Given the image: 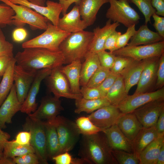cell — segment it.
Listing matches in <instances>:
<instances>
[{
	"label": "cell",
	"instance_id": "1",
	"mask_svg": "<svg viewBox=\"0 0 164 164\" xmlns=\"http://www.w3.org/2000/svg\"><path fill=\"white\" fill-rule=\"evenodd\" d=\"M16 64L27 71L50 69L52 70L64 64L60 51H54L39 47L24 48L14 57Z\"/></svg>",
	"mask_w": 164,
	"mask_h": 164
},
{
	"label": "cell",
	"instance_id": "2",
	"mask_svg": "<svg viewBox=\"0 0 164 164\" xmlns=\"http://www.w3.org/2000/svg\"><path fill=\"white\" fill-rule=\"evenodd\" d=\"M78 155L88 164H118L102 131L91 135H82Z\"/></svg>",
	"mask_w": 164,
	"mask_h": 164
},
{
	"label": "cell",
	"instance_id": "3",
	"mask_svg": "<svg viewBox=\"0 0 164 164\" xmlns=\"http://www.w3.org/2000/svg\"><path fill=\"white\" fill-rule=\"evenodd\" d=\"M94 36L93 32L84 30L70 33L59 46L63 56L64 64L76 60H84Z\"/></svg>",
	"mask_w": 164,
	"mask_h": 164
},
{
	"label": "cell",
	"instance_id": "4",
	"mask_svg": "<svg viewBox=\"0 0 164 164\" xmlns=\"http://www.w3.org/2000/svg\"><path fill=\"white\" fill-rule=\"evenodd\" d=\"M9 6L15 14L12 17V24L17 27H23L28 24L33 30H45L49 20L46 17L26 6L13 3L9 0H0Z\"/></svg>",
	"mask_w": 164,
	"mask_h": 164
},
{
	"label": "cell",
	"instance_id": "5",
	"mask_svg": "<svg viewBox=\"0 0 164 164\" xmlns=\"http://www.w3.org/2000/svg\"><path fill=\"white\" fill-rule=\"evenodd\" d=\"M70 33L61 30L49 21L47 28L43 33L24 42L22 46L23 49L39 47L53 51H59L60 44Z\"/></svg>",
	"mask_w": 164,
	"mask_h": 164
},
{
	"label": "cell",
	"instance_id": "6",
	"mask_svg": "<svg viewBox=\"0 0 164 164\" xmlns=\"http://www.w3.org/2000/svg\"><path fill=\"white\" fill-rule=\"evenodd\" d=\"M48 122L53 124L56 127L60 145V154L71 151L81 134L75 122L59 115Z\"/></svg>",
	"mask_w": 164,
	"mask_h": 164
},
{
	"label": "cell",
	"instance_id": "7",
	"mask_svg": "<svg viewBox=\"0 0 164 164\" xmlns=\"http://www.w3.org/2000/svg\"><path fill=\"white\" fill-rule=\"evenodd\" d=\"M110 6L106 17L113 22H118L128 28L139 22L140 17L130 5L128 0H109Z\"/></svg>",
	"mask_w": 164,
	"mask_h": 164
},
{
	"label": "cell",
	"instance_id": "8",
	"mask_svg": "<svg viewBox=\"0 0 164 164\" xmlns=\"http://www.w3.org/2000/svg\"><path fill=\"white\" fill-rule=\"evenodd\" d=\"M24 130L29 131L31 134L30 144L35 150L40 163L48 164L46 151V135L44 123L31 119L28 116L22 125Z\"/></svg>",
	"mask_w": 164,
	"mask_h": 164
},
{
	"label": "cell",
	"instance_id": "9",
	"mask_svg": "<svg viewBox=\"0 0 164 164\" xmlns=\"http://www.w3.org/2000/svg\"><path fill=\"white\" fill-rule=\"evenodd\" d=\"M112 53L116 56L129 57L137 61L160 56L164 53V40L142 46H126Z\"/></svg>",
	"mask_w": 164,
	"mask_h": 164
},
{
	"label": "cell",
	"instance_id": "10",
	"mask_svg": "<svg viewBox=\"0 0 164 164\" xmlns=\"http://www.w3.org/2000/svg\"><path fill=\"white\" fill-rule=\"evenodd\" d=\"M59 67L53 69L45 79L49 91L59 98L64 97L76 100L82 97L81 94H75L72 92L68 81Z\"/></svg>",
	"mask_w": 164,
	"mask_h": 164
},
{
	"label": "cell",
	"instance_id": "11",
	"mask_svg": "<svg viewBox=\"0 0 164 164\" xmlns=\"http://www.w3.org/2000/svg\"><path fill=\"white\" fill-rule=\"evenodd\" d=\"M63 110L60 98L54 96H47L43 98L36 110L28 116L36 121L48 122L55 119Z\"/></svg>",
	"mask_w": 164,
	"mask_h": 164
},
{
	"label": "cell",
	"instance_id": "12",
	"mask_svg": "<svg viewBox=\"0 0 164 164\" xmlns=\"http://www.w3.org/2000/svg\"><path fill=\"white\" fill-rule=\"evenodd\" d=\"M160 99H164V87L151 92L128 95L117 107L122 113L126 114L149 102Z\"/></svg>",
	"mask_w": 164,
	"mask_h": 164
},
{
	"label": "cell",
	"instance_id": "13",
	"mask_svg": "<svg viewBox=\"0 0 164 164\" xmlns=\"http://www.w3.org/2000/svg\"><path fill=\"white\" fill-rule=\"evenodd\" d=\"M164 110V99H160L147 103L132 112L143 127L147 128L156 125L160 114Z\"/></svg>",
	"mask_w": 164,
	"mask_h": 164
},
{
	"label": "cell",
	"instance_id": "14",
	"mask_svg": "<svg viewBox=\"0 0 164 164\" xmlns=\"http://www.w3.org/2000/svg\"><path fill=\"white\" fill-rule=\"evenodd\" d=\"M123 114L116 106L110 104L96 110L88 116L102 131L116 124Z\"/></svg>",
	"mask_w": 164,
	"mask_h": 164
},
{
	"label": "cell",
	"instance_id": "15",
	"mask_svg": "<svg viewBox=\"0 0 164 164\" xmlns=\"http://www.w3.org/2000/svg\"><path fill=\"white\" fill-rule=\"evenodd\" d=\"M38 71H27L16 64L14 66L13 77L17 95L19 101H25Z\"/></svg>",
	"mask_w": 164,
	"mask_h": 164
},
{
	"label": "cell",
	"instance_id": "16",
	"mask_svg": "<svg viewBox=\"0 0 164 164\" xmlns=\"http://www.w3.org/2000/svg\"><path fill=\"white\" fill-rule=\"evenodd\" d=\"M160 56L149 59L142 71L134 94L151 92V90L153 87L154 86L155 87Z\"/></svg>",
	"mask_w": 164,
	"mask_h": 164
},
{
	"label": "cell",
	"instance_id": "17",
	"mask_svg": "<svg viewBox=\"0 0 164 164\" xmlns=\"http://www.w3.org/2000/svg\"><path fill=\"white\" fill-rule=\"evenodd\" d=\"M52 70L44 69L39 70L30 87L27 96L22 104L20 111L28 115L34 112L37 108L36 97L42 81L50 73Z\"/></svg>",
	"mask_w": 164,
	"mask_h": 164
},
{
	"label": "cell",
	"instance_id": "18",
	"mask_svg": "<svg viewBox=\"0 0 164 164\" xmlns=\"http://www.w3.org/2000/svg\"><path fill=\"white\" fill-rule=\"evenodd\" d=\"M22 104L18 98L14 83L9 94L0 107V126L2 129L6 128V124L12 123V117L20 111Z\"/></svg>",
	"mask_w": 164,
	"mask_h": 164
},
{
	"label": "cell",
	"instance_id": "19",
	"mask_svg": "<svg viewBox=\"0 0 164 164\" xmlns=\"http://www.w3.org/2000/svg\"><path fill=\"white\" fill-rule=\"evenodd\" d=\"M12 3L23 5L33 9L36 12L46 18L54 25L57 26L62 8L59 3L48 0L46 6L33 4L27 0H9Z\"/></svg>",
	"mask_w": 164,
	"mask_h": 164
},
{
	"label": "cell",
	"instance_id": "20",
	"mask_svg": "<svg viewBox=\"0 0 164 164\" xmlns=\"http://www.w3.org/2000/svg\"><path fill=\"white\" fill-rule=\"evenodd\" d=\"M60 18L57 26L61 30L69 33L84 30L87 27L86 22L81 19L78 5H76L68 13Z\"/></svg>",
	"mask_w": 164,
	"mask_h": 164
},
{
	"label": "cell",
	"instance_id": "21",
	"mask_svg": "<svg viewBox=\"0 0 164 164\" xmlns=\"http://www.w3.org/2000/svg\"><path fill=\"white\" fill-rule=\"evenodd\" d=\"M120 25L118 22L111 23L108 19L103 27H98L93 30L94 36L87 53L97 54L104 50L105 42L109 36Z\"/></svg>",
	"mask_w": 164,
	"mask_h": 164
},
{
	"label": "cell",
	"instance_id": "22",
	"mask_svg": "<svg viewBox=\"0 0 164 164\" xmlns=\"http://www.w3.org/2000/svg\"><path fill=\"white\" fill-rule=\"evenodd\" d=\"M102 131L105 134L112 150H121L133 153L132 142L125 137L116 124Z\"/></svg>",
	"mask_w": 164,
	"mask_h": 164
},
{
	"label": "cell",
	"instance_id": "23",
	"mask_svg": "<svg viewBox=\"0 0 164 164\" xmlns=\"http://www.w3.org/2000/svg\"><path fill=\"white\" fill-rule=\"evenodd\" d=\"M116 124L124 135L131 142L143 127L132 112L123 114Z\"/></svg>",
	"mask_w": 164,
	"mask_h": 164
},
{
	"label": "cell",
	"instance_id": "24",
	"mask_svg": "<svg viewBox=\"0 0 164 164\" xmlns=\"http://www.w3.org/2000/svg\"><path fill=\"white\" fill-rule=\"evenodd\" d=\"M149 58L140 61L134 60L119 74L124 78L126 91L128 94L130 89L137 84Z\"/></svg>",
	"mask_w": 164,
	"mask_h": 164
},
{
	"label": "cell",
	"instance_id": "25",
	"mask_svg": "<svg viewBox=\"0 0 164 164\" xmlns=\"http://www.w3.org/2000/svg\"><path fill=\"white\" fill-rule=\"evenodd\" d=\"M108 2L109 0H80L77 5L78 6L81 17L89 26L94 23L101 7Z\"/></svg>",
	"mask_w": 164,
	"mask_h": 164
},
{
	"label": "cell",
	"instance_id": "26",
	"mask_svg": "<svg viewBox=\"0 0 164 164\" xmlns=\"http://www.w3.org/2000/svg\"><path fill=\"white\" fill-rule=\"evenodd\" d=\"M82 63L76 60L65 66L59 67L60 71L66 77L72 92L74 94L80 93V78Z\"/></svg>",
	"mask_w": 164,
	"mask_h": 164
},
{
	"label": "cell",
	"instance_id": "27",
	"mask_svg": "<svg viewBox=\"0 0 164 164\" xmlns=\"http://www.w3.org/2000/svg\"><path fill=\"white\" fill-rule=\"evenodd\" d=\"M164 38L157 32L150 30L147 25L141 26L130 39L127 46H129L147 45L164 40Z\"/></svg>",
	"mask_w": 164,
	"mask_h": 164
},
{
	"label": "cell",
	"instance_id": "28",
	"mask_svg": "<svg viewBox=\"0 0 164 164\" xmlns=\"http://www.w3.org/2000/svg\"><path fill=\"white\" fill-rule=\"evenodd\" d=\"M164 144V134L159 135L140 154L139 164H156L161 147Z\"/></svg>",
	"mask_w": 164,
	"mask_h": 164
},
{
	"label": "cell",
	"instance_id": "29",
	"mask_svg": "<svg viewBox=\"0 0 164 164\" xmlns=\"http://www.w3.org/2000/svg\"><path fill=\"white\" fill-rule=\"evenodd\" d=\"M159 135L155 125L149 128L143 127L132 142L133 152L138 157L144 148Z\"/></svg>",
	"mask_w": 164,
	"mask_h": 164
},
{
	"label": "cell",
	"instance_id": "30",
	"mask_svg": "<svg viewBox=\"0 0 164 164\" xmlns=\"http://www.w3.org/2000/svg\"><path fill=\"white\" fill-rule=\"evenodd\" d=\"M100 66L97 54L87 53L84 62L81 64L80 85H86L91 77Z\"/></svg>",
	"mask_w": 164,
	"mask_h": 164
},
{
	"label": "cell",
	"instance_id": "31",
	"mask_svg": "<svg viewBox=\"0 0 164 164\" xmlns=\"http://www.w3.org/2000/svg\"><path fill=\"white\" fill-rule=\"evenodd\" d=\"M45 125L46 151L48 159L52 160L54 156L60 154V145L58 136L54 125L50 122L43 123Z\"/></svg>",
	"mask_w": 164,
	"mask_h": 164
},
{
	"label": "cell",
	"instance_id": "32",
	"mask_svg": "<svg viewBox=\"0 0 164 164\" xmlns=\"http://www.w3.org/2000/svg\"><path fill=\"white\" fill-rule=\"evenodd\" d=\"M111 104L106 97L96 99H87L83 97L75 100L74 112L79 114L82 112L91 113L103 107Z\"/></svg>",
	"mask_w": 164,
	"mask_h": 164
},
{
	"label": "cell",
	"instance_id": "33",
	"mask_svg": "<svg viewBox=\"0 0 164 164\" xmlns=\"http://www.w3.org/2000/svg\"><path fill=\"white\" fill-rule=\"evenodd\" d=\"M128 95L124 78L121 75L119 74L108 90L106 97L111 104L117 106Z\"/></svg>",
	"mask_w": 164,
	"mask_h": 164
},
{
	"label": "cell",
	"instance_id": "34",
	"mask_svg": "<svg viewBox=\"0 0 164 164\" xmlns=\"http://www.w3.org/2000/svg\"><path fill=\"white\" fill-rule=\"evenodd\" d=\"M16 63L14 57L9 64L0 82V107L8 96L14 84L13 69Z\"/></svg>",
	"mask_w": 164,
	"mask_h": 164
},
{
	"label": "cell",
	"instance_id": "35",
	"mask_svg": "<svg viewBox=\"0 0 164 164\" xmlns=\"http://www.w3.org/2000/svg\"><path fill=\"white\" fill-rule=\"evenodd\" d=\"M3 152L4 157L13 159L27 153H35V150L30 144L21 145L13 140L5 142Z\"/></svg>",
	"mask_w": 164,
	"mask_h": 164
},
{
	"label": "cell",
	"instance_id": "36",
	"mask_svg": "<svg viewBox=\"0 0 164 164\" xmlns=\"http://www.w3.org/2000/svg\"><path fill=\"white\" fill-rule=\"evenodd\" d=\"M75 122L82 135H91L102 131L91 121L88 116L79 117Z\"/></svg>",
	"mask_w": 164,
	"mask_h": 164
},
{
	"label": "cell",
	"instance_id": "37",
	"mask_svg": "<svg viewBox=\"0 0 164 164\" xmlns=\"http://www.w3.org/2000/svg\"><path fill=\"white\" fill-rule=\"evenodd\" d=\"M129 3L134 4L144 15L145 24L151 22V18L156 10L152 5L151 0H128Z\"/></svg>",
	"mask_w": 164,
	"mask_h": 164
},
{
	"label": "cell",
	"instance_id": "38",
	"mask_svg": "<svg viewBox=\"0 0 164 164\" xmlns=\"http://www.w3.org/2000/svg\"><path fill=\"white\" fill-rule=\"evenodd\" d=\"M112 153L118 164H139L138 156L134 153L121 150H112Z\"/></svg>",
	"mask_w": 164,
	"mask_h": 164
},
{
	"label": "cell",
	"instance_id": "39",
	"mask_svg": "<svg viewBox=\"0 0 164 164\" xmlns=\"http://www.w3.org/2000/svg\"><path fill=\"white\" fill-rule=\"evenodd\" d=\"M110 72V70L101 65L90 78L86 86L89 87H97L103 81Z\"/></svg>",
	"mask_w": 164,
	"mask_h": 164
},
{
	"label": "cell",
	"instance_id": "40",
	"mask_svg": "<svg viewBox=\"0 0 164 164\" xmlns=\"http://www.w3.org/2000/svg\"><path fill=\"white\" fill-rule=\"evenodd\" d=\"M15 14L14 11L9 6L4 3L0 4V29L12 25V17Z\"/></svg>",
	"mask_w": 164,
	"mask_h": 164
},
{
	"label": "cell",
	"instance_id": "41",
	"mask_svg": "<svg viewBox=\"0 0 164 164\" xmlns=\"http://www.w3.org/2000/svg\"><path fill=\"white\" fill-rule=\"evenodd\" d=\"M68 152H66L59 154L53 157L52 160L56 164H87L86 160L81 158H73Z\"/></svg>",
	"mask_w": 164,
	"mask_h": 164
},
{
	"label": "cell",
	"instance_id": "42",
	"mask_svg": "<svg viewBox=\"0 0 164 164\" xmlns=\"http://www.w3.org/2000/svg\"><path fill=\"white\" fill-rule=\"evenodd\" d=\"M134 60L128 56H116L114 62L110 71L117 74L120 73Z\"/></svg>",
	"mask_w": 164,
	"mask_h": 164
},
{
	"label": "cell",
	"instance_id": "43",
	"mask_svg": "<svg viewBox=\"0 0 164 164\" xmlns=\"http://www.w3.org/2000/svg\"><path fill=\"white\" fill-rule=\"evenodd\" d=\"M97 54L101 65L110 70L113 65L116 55L104 50L100 51Z\"/></svg>",
	"mask_w": 164,
	"mask_h": 164
},
{
	"label": "cell",
	"instance_id": "44",
	"mask_svg": "<svg viewBox=\"0 0 164 164\" xmlns=\"http://www.w3.org/2000/svg\"><path fill=\"white\" fill-rule=\"evenodd\" d=\"M118 75L110 71L103 81L97 87L102 97H106L108 90L113 84Z\"/></svg>",
	"mask_w": 164,
	"mask_h": 164
},
{
	"label": "cell",
	"instance_id": "45",
	"mask_svg": "<svg viewBox=\"0 0 164 164\" xmlns=\"http://www.w3.org/2000/svg\"><path fill=\"white\" fill-rule=\"evenodd\" d=\"M135 26L134 25L127 28L126 32L123 34H121L118 36L116 42L117 50L127 45L129 40L133 36L136 31Z\"/></svg>",
	"mask_w": 164,
	"mask_h": 164
},
{
	"label": "cell",
	"instance_id": "46",
	"mask_svg": "<svg viewBox=\"0 0 164 164\" xmlns=\"http://www.w3.org/2000/svg\"><path fill=\"white\" fill-rule=\"evenodd\" d=\"M13 48V44L6 40L2 29H0V56H14Z\"/></svg>",
	"mask_w": 164,
	"mask_h": 164
},
{
	"label": "cell",
	"instance_id": "47",
	"mask_svg": "<svg viewBox=\"0 0 164 164\" xmlns=\"http://www.w3.org/2000/svg\"><path fill=\"white\" fill-rule=\"evenodd\" d=\"M80 93L82 97L87 99H96L102 97L98 87H89L86 85L82 86Z\"/></svg>",
	"mask_w": 164,
	"mask_h": 164
},
{
	"label": "cell",
	"instance_id": "48",
	"mask_svg": "<svg viewBox=\"0 0 164 164\" xmlns=\"http://www.w3.org/2000/svg\"><path fill=\"white\" fill-rule=\"evenodd\" d=\"M15 164H38L39 159L35 153L30 152L13 158Z\"/></svg>",
	"mask_w": 164,
	"mask_h": 164
},
{
	"label": "cell",
	"instance_id": "49",
	"mask_svg": "<svg viewBox=\"0 0 164 164\" xmlns=\"http://www.w3.org/2000/svg\"><path fill=\"white\" fill-rule=\"evenodd\" d=\"M121 32L116 31H113L107 39L104 46V50H108L111 53H113L117 50L116 42L118 36Z\"/></svg>",
	"mask_w": 164,
	"mask_h": 164
},
{
	"label": "cell",
	"instance_id": "50",
	"mask_svg": "<svg viewBox=\"0 0 164 164\" xmlns=\"http://www.w3.org/2000/svg\"><path fill=\"white\" fill-rule=\"evenodd\" d=\"M164 53L160 56L157 71V80L155 86L156 90L164 87Z\"/></svg>",
	"mask_w": 164,
	"mask_h": 164
},
{
	"label": "cell",
	"instance_id": "51",
	"mask_svg": "<svg viewBox=\"0 0 164 164\" xmlns=\"http://www.w3.org/2000/svg\"><path fill=\"white\" fill-rule=\"evenodd\" d=\"M154 23L153 26L157 32L161 37L164 38V17L156 14L155 13L152 15Z\"/></svg>",
	"mask_w": 164,
	"mask_h": 164
},
{
	"label": "cell",
	"instance_id": "52",
	"mask_svg": "<svg viewBox=\"0 0 164 164\" xmlns=\"http://www.w3.org/2000/svg\"><path fill=\"white\" fill-rule=\"evenodd\" d=\"M31 134L29 131L24 130L19 132L16 135L14 141L22 145L30 144Z\"/></svg>",
	"mask_w": 164,
	"mask_h": 164
},
{
	"label": "cell",
	"instance_id": "53",
	"mask_svg": "<svg viewBox=\"0 0 164 164\" xmlns=\"http://www.w3.org/2000/svg\"><path fill=\"white\" fill-rule=\"evenodd\" d=\"M28 35L26 30L23 27H17L13 32L12 37L13 40L16 42H21L26 38Z\"/></svg>",
	"mask_w": 164,
	"mask_h": 164
},
{
	"label": "cell",
	"instance_id": "54",
	"mask_svg": "<svg viewBox=\"0 0 164 164\" xmlns=\"http://www.w3.org/2000/svg\"><path fill=\"white\" fill-rule=\"evenodd\" d=\"M14 56H0V77L3 76Z\"/></svg>",
	"mask_w": 164,
	"mask_h": 164
},
{
	"label": "cell",
	"instance_id": "55",
	"mask_svg": "<svg viewBox=\"0 0 164 164\" xmlns=\"http://www.w3.org/2000/svg\"><path fill=\"white\" fill-rule=\"evenodd\" d=\"M153 7L155 9V13L159 15L164 16V0H151Z\"/></svg>",
	"mask_w": 164,
	"mask_h": 164
},
{
	"label": "cell",
	"instance_id": "56",
	"mask_svg": "<svg viewBox=\"0 0 164 164\" xmlns=\"http://www.w3.org/2000/svg\"><path fill=\"white\" fill-rule=\"evenodd\" d=\"M155 126L159 134H164V110L160 114L156 123Z\"/></svg>",
	"mask_w": 164,
	"mask_h": 164
},
{
	"label": "cell",
	"instance_id": "57",
	"mask_svg": "<svg viewBox=\"0 0 164 164\" xmlns=\"http://www.w3.org/2000/svg\"><path fill=\"white\" fill-rule=\"evenodd\" d=\"M59 3L61 5L62 8V13L63 15L66 14L70 6L72 4L75 3L77 5L80 0H58Z\"/></svg>",
	"mask_w": 164,
	"mask_h": 164
},
{
	"label": "cell",
	"instance_id": "58",
	"mask_svg": "<svg viewBox=\"0 0 164 164\" xmlns=\"http://www.w3.org/2000/svg\"><path fill=\"white\" fill-rule=\"evenodd\" d=\"M0 126V150L3 151L5 143L10 138V135L8 133L2 130Z\"/></svg>",
	"mask_w": 164,
	"mask_h": 164
},
{
	"label": "cell",
	"instance_id": "59",
	"mask_svg": "<svg viewBox=\"0 0 164 164\" xmlns=\"http://www.w3.org/2000/svg\"><path fill=\"white\" fill-rule=\"evenodd\" d=\"M156 164H164V144L161 147Z\"/></svg>",
	"mask_w": 164,
	"mask_h": 164
},
{
	"label": "cell",
	"instance_id": "60",
	"mask_svg": "<svg viewBox=\"0 0 164 164\" xmlns=\"http://www.w3.org/2000/svg\"><path fill=\"white\" fill-rule=\"evenodd\" d=\"M0 164H15L12 159L4 156L0 160Z\"/></svg>",
	"mask_w": 164,
	"mask_h": 164
},
{
	"label": "cell",
	"instance_id": "61",
	"mask_svg": "<svg viewBox=\"0 0 164 164\" xmlns=\"http://www.w3.org/2000/svg\"><path fill=\"white\" fill-rule=\"evenodd\" d=\"M30 2L36 5L44 6L45 0H27Z\"/></svg>",
	"mask_w": 164,
	"mask_h": 164
},
{
	"label": "cell",
	"instance_id": "62",
	"mask_svg": "<svg viewBox=\"0 0 164 164\" xmlns=\"http://www.w3.org/2000/svg\"><path fill=\"white\" fill-rule=\"evenodd\" d=\"M3 156H4L3 152L0 150V160L3 157Z\"/></svg>",
	"mask_w": 164,
	"mask_h": 164
},
{
	"label": "cell",
	"instance_id": "63",
	"mask_svg": "<svg viewBox=\"0 0 164 164\" xmlns=\"http://www.w3.org/2000/svg\"><path fill=\"white\" fill-rule=\"evenodd\" d=\"M1 77H0V82L1 81Z\"/></svg>",
	"mask_w": 164,
	"mask_h": 164
}]
</instances>
